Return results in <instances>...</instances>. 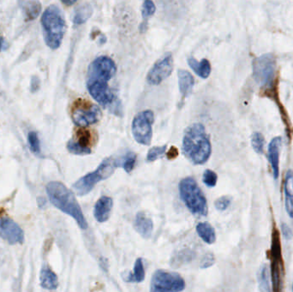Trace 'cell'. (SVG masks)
Listing matches in <instances>:
<instances>
[{"instance_id": "obj_1", "label": "cell", "mask_w": 293, "mask_h": 292, "mask_svg": "<svg viewBox=\"0 0 293 292\" xmlns=\"http://www.w3.org/2000/svg\"><path fill=\"white\" fill-rule=\"evenodd\" d=\"M183 153L194 165H203L210 158V140L202 124H193L187 128L183 139Z\"/></svg>"}, {"instance_id": "obj_2", "label": "cell", "mask_w": 293, "mask_h": 292, "mask_svg": "<svg viewBox=\"0 0 293 292\" xmlns=\"http://www.w3.org/2000/svg\"><path fill=\"white\" fill-rule=\"evenodd\" d=\"M46 193L53 205L60 211L74 218L83 230L88 229V222L83 215L80 205L70 189L60 182H50L46 186Z\"/></svg>"}, {"instance_id": "obj_3", "label": "cell", "mask_w": 293, "mask_h": 292, "mask_svg": "<svg viewBox=\"0 0 293 292\" xmlns=\"http://www.w3.org/2000/svg\"><path fill=\"white\" fill-rule=\"evenodd\" d=\"M43 36L47 46L56 50L61 45L66 24L64 15L57 6H49L41 17Z\"/></svg>"}, {"instance_id": "obj_4", "label": "cell", "mask_w": 293, "mask_h": 292, "mask_svg": "<svg viewBox=\"0 0 293 292\" xmlns=\"http://www.w3.org/2000/svg\"><path fill=\"white\" fill-rule=\"evenodd\" d=\"M179 194L187 208L194 215L208 214L207 199L194 178H184L179 183Z\"/></svg>"}, {"instance_id": "obj_5", "label": "cell", "mask_w": 293, "mask_h": 292, "mask_svg": "<svg viewBox=\"0 0 293 292\" xmlns=\"http://www.w3.org/2000/svg\"><path fill=\"white\" fill-rule=\"evenodd\" d=\"M116 167V161L112 158H107L94 172L83 176V178L77 181L73 185V189L80 197L88 194L97 183L109 178L110 176L114 173Z\"/></svg>"}, {"instance_id": "obj_6", "label": "cell", "mask_w": 293, "mask_h": 292, "mask_svg": "<svg viewBox=\"0 0 293 292\" xmlns=\"http://www.w3.org/2000/svg\"><path fill=\"white\" fill-rule=\"evenodd\" d=\"M253 77L256 83L261 88H271L275 80V56L271 53L264 54L253 61Z\"/></svg>"}, {"instance_id": "obj_7", "label": "cell", "mask_w": 293, "mask_h": 292, "mask_svg": "<svg viewBox=\"0 0 293 292\" xmlns=\"http://www.w3.org/2000/svg\"><path fill=\"white\" fill-rule=\"evenodd\" d=\"M117 73V66L111 58L102 56L94 59L88 67L87 83L107 84Z\"/></svg>"}, {"instance_id": "obj_8", "label": "cell", "mask_w": 293, "mask_h": 292, "mask_svg": "<svg viewBox=\"0 0 293 292\" xmlns=\"http://www.w3.org/2000/svg\"><path fill=\"white\" fill-rule=\"evenodd\" d=\"M185 289V282L179 274L158 270L153 275L150 290L154 292H179Z\"/></svg>"}, {"instance_id": "obj_9", "label": "cell", "mask_w": 293, "mask_h": 292, "mask_svg": "<svg viewBox=\"0 0 293 292\" xmlns=\"http://www.w3.org/2000/svg\"><path fill=\"white\" fill-rule=\"evenodd\" d=\"M155 121L154 112L146 110L140 112L134 117L132 122V134L134 139L139 144L149 146L151 143L153 136L152 125Z\"/></svg>"}, {"instance_id": "obj_10", "label": "cell", "mask_w": 293, "mask_h": 292, "mask_svg": "<svg viewBox=\"0 0 293 292\" xmlns=\"http://www.w3.org/2000/svg\"><path fill=\"white\" fill-rule=\"evenodd\" d=\"M102 117L99 106L96 105L78 106L72 112V120L77 126L84 128L98 122Z\"/></svg>"}, {"instance_id": "obj_11", "label": "cell", "mask_w": 293, "mask_h": 292, "mask_svg": "<svg viewBox=\"0 0 293 292\" xmlns=\"http://www.w3.org/2000/svg\"><path fill=\"white\" fill-rule=\"evenodd\" d=\"M174 69V58L170 53L165 54L162 59L156 62L151 68L148 76L146 81L152 85H159L166 78L170 77Z\"/></svg>"}, {"instance_id": "obj_12", "label": "cell", "mask_w": 293, "mask_h": 292, "mask_svg": "<svg viewBox=\"0 0 293 292\" xmlns=\"http://www.w3.org/2000/svg\"><path fill=\"white\" fill-rule=\"evenodd\" d=\"M0 237L10 245L22 244L24 233L21 227L15 221L5 217L0 220Z\"/></svg>"}, {"instance_id": "obj_13", "label": "cell", "mask_w": 293, "mask_h": 292, "mask_svg": "<svg viewBox=\"0 0 293 292\" xmlns=\"http://www.w3.org/2000/svg\"><path fill=\"white\" fill-rule=\"evenodd\" d=\"M91 134L88 130H80L78 132L77 140L71 139L67 143L69 153L77 155H86L92 153L90 149Z\"/></svg>"}, {"instance_id": "obj_14", "label": "cell", "mask_w": 293, "mask_h": 292, "mask_svg": "<svg viewBox=\"0 0 293 292\" xmlns=\"http://www.w3.org/2000/svg\"><path fill=\"white\" fill-rule=\"evenodd\" d=\"M112 206H113V202L111 197H101L96 202L94 210H93V215L96 221L101 223L106 222L110 218Z\"/></svg>"}, {"instance_id": "obj_15", "label": "cell", "mask_w": 293, "mask_h": 292, "mask_svg": "<svg viewBox=\"0 0 293 292\" xmlns=\"http://www.w3.org/2000/svg\"><path fill=\"white\" fill-rule=\"evenodd\" d=\"M281 146V138L277 136L273 139L268 146V159L272 166L274 178L277 179L280 174V150Z\"/></svg>"}, {"instance_id": "obj_16", "label": "cell", "mask_w": 293, "mask_h": 292, "mask_svg": "<svg viewBox=\"0 0 293 292\" xmlns=\"http://www.w3.org/2000/svg\"><path fill=\"white\" fill-rule=\"evenodd\" d=\"M135 229L144 238H150L152 235L154 224L151 218L146 217L144 212H138L136 214L135 224Z\"/></svg>"}, {"instance_id": "obj_17", "label": "cell", "mask_w": 293, "mask_h": 292, "mask_svg": "<svg viewBox=\"0 0 293 292\" xmlns=\"http://www.w3.org/2000/svg\"><path fill=\"white\" fill-rule=\"evenodd\" d=\"M19 5L28 21L37 18L41 11V4L39 0H20Z\"/></svg>"}, {"instance_id": "obj_18", "label": "cell", "mask_w": 293, "mask_h": 292, "mask_svg": "<svg viewBox=\"0 0 293 292\" xmlns=\"http://www.w3.org/2000/svg\"><path fill=\"white\" fill-rule=\"evenodd\" d=\"M285 209L290 218H293V172L288 171L285 178Z\"/></svg>"}, {"instance_id": "obj_19", "label": "cell", "mask_w": 293, "mask_h": 292, "mask_svg": "<svg viewBox=\"0 0 293 292\" xmlns=\"http://www.w3.org/2000/svg\"><path fill=\"white\" fill-rule=\"evenodd\" d=\"M178 76H179V91L183 97L185 98L187 96H189L193 89L194 84V77L189 71L184 69H179Z\"/></svg>"}, {"instance_id": "obj_20", "label": "cell", "mask_w": 293, "mask_h": 292, "mask_svg": "<svg viewBox=\"0 0 293 292\" xmlns=\"http://www.w3.org/2000/svg\"><path fill=\"white\" fill-rule=\"evenodd\" d=\"M40 285L46 289H55L59 286V280L56 274L48 267L44 265L40 275Z\"/></svg>"}, {"instance_id": "obj_21", "label": "cell", "mask_w": 293, "mask_h": 292, "mask_svg": "<svg viewBox=\"0 0 293 292\" xmlns=\"http://www.w3.org/2000/svg\"><path fill=\"white\" fill-rule=\"evenodd\" d=\"M189 67L194 70V73L203 79L208 78L210 76L211 65L208 59H203L200 62L193 58L188 59Z\"/></svg>"}, {"instance_id": "obj_22", "label": "cell", "mask_w": 293, "mask_h": 292, "mask_svg": "<svg viewBox=\"0 0 293 292\" xmlns=\"http://www.w3.org/2000/svg\"><path fill=\"white\" fill-rule=\"evenodd\" d=\"M197 231L201 238L208 245H213V242H215V231L213 226L208 222L198 224L197 226Z\"/></svg>"}, {"instance_id": "obj_23", "label": "cell", "mask_w": 293, "mask_h": 292, "mask_svg": "<svg viewBox=\"0 0 293 292\" xmlns=\"http://www.w3.org/2000/svg\"><path fill=\"white\" fill-rule=\"evenodd\" d=\"M144 279H145V270L143 262L141 258H138L134 265L133 273L127 274L126 277H124V279L126 282L131 283H141L143 281Z\"/></svg>"}, {"instance_id": "obj_24", "label": "cell", "mask_w": 293, "mask_h": 292, "mask_svg": "<svg viewBox=\"0 0 293 292\" xmlns=\"http://www.w3.org/2000/svg\"><path fill=\"white\" fill-rule=\"evenodd\" d=\"M92 14H93L92 6H89L88 4L83 5L80 7H78V9H77V11H75L74 16H73V22L77 25L85 23L86 21L90 18Z\"/></svg>"}, {"instance_id": "obj_25", "label": "cell", "mask_w": 293, "mask_h": 292, "mask_svg": "<svg viewBox=\"0 0 293 292\" xmlns=\"http://www.w3.org/2000/svg\"><path fill=\"white\" fill-rule=\"evenodd\" d=\"M259 289L261 291H270V272L268 267L266 265L261 266L258 273Z\"/></svg>"}, {"instance_id": "obj_26", "label": "cell", "mask_w": 293, "mask_h": 292, "mask_svg": "<svg viewBox=\"0 0 293 292\" xmlns=\"http://www.w3.org/2000/svg\"><path fill=\"white\" fill-rule=\"evenodd\" d=\"M251 145L256 154L263 153L264 137L261 133L255 132L251 136Z\"/></svg>"}, {"instance_id": "obj_27", "label": "cell", "mask_w": 293, "mask_h": 292, "mask_svg": "<svg viewBox=\"0 0 293 292\" xmlns=\"http://www.w3.org/2000/svg\"><path fill=\"white\" fill-rule=\"evenodd\" d=\"M165 150H166V145L152 148L146 155L148 162H154L155 160H157L158 159L163 157V155L165 154Z\"/></svg>"}, {"instance_id": "obj_28", "label": "cell", "mask_w": 293, "mask_h": 292, "mask_svg": "<svg viewBox=\"0 0 293 292\" xmlns=\"http://www.w3.org/2000/svg\"><path fill=\"white\" fill-rule=\"evenodd\" d=\"M136 161V155L134 153H128L126 154V157L121 160V164L118 165H121L124 168V170L126 171V173H130L131 171L133 170Z\"/></svg>"}, {"instance_id": "obj_29", "label": "cell", "mask_w": 293, "mask_h": 292, "mask_svg": "<svg viewBox=\"0 0 293 292\" xmlns=\"http://www.w3.org/2000/svg\"><path fill=\"white\" fill-rule=\"evenodd\" d=\"M155 6L152 0H145L143 5H142V9H141V14H142V17H143V21H148V19L151 17L155 14Z\"/></svg>"}, {"instance_id": "obj_30", "label": "cell", "mask_w": 293, "mask_h": 292, "mask_svg": "<svg viewBox=\"0 0 293 292\" xmlns=\"http://www.w3.org/2000/svg\"><path fill=\"white\" fill-rule=\"evenodd\" d=\"M218 180V176L213 171L206 170L203 173V182L205 185L208 186L209 188H213L216 185Z\"/></svg>"}, {"instance_id": "obj_31", "label": "cell", "mask_w": 293, "mask_h": 292, "mask_svg": "<svg viewBox=\"0 0 293 292\" xmlns=\"http://www.w3.org/2000/svg\"><path fill=\"white\" fill-rule=\"evenodd\" d=\"M28 141H29L30 149L32 150L33 153L40 154V140H39V137H38L37 133L34 132V131H31V132L29 133V135H28Z\"/></svg>"}, {"instance_id": "obj_32", "label": "cell", "mask_w": 293, "mask_h": 292, "mask_svg": "<svg viewBox=\"0 0 293 292\" xmlns=\"http://www.w3.org/2000/svg\"><path fill=\"white\" fill-rule=\"evenodd\" d=\"M230 204H231V198L228 197H221L214 203L216 208L219 211H225V210L227 209Z\"/></svg>"}, {"instance_id": "obj_33", "label": "cell", "mask_w": 293, "mask_h": 292, "mask_svg": "<svg viewBox=\"0 0 293 292\" xmlns=\"http://www.w3.org/2000/svg\"><path fill=\"white\" fill-rule=\"evenodd\" d=\"M215 262V257L212 253L206 254L205 256L203 257L202 262H201V267L202 269H208Z\"/></svg>"}, {"instance_id": "obj_34", "label": "cell", "mask_w": 293, "mask_h": 292, "mask_svg": "<svg viewBox=\"0 0 293 292\" xmlns=\"http://www.w3.org/2000/svg\"><path fill=\"white\" fill-rule=\"evenodd\" d=\"M40 88V81L39 78H38L36 76L32 77L31 79V84H30V89H31V92L32 93H35L37 92Z\"/></svg>"}, {"instance_id": "obj_35", "label": "cell", "mask_w": 293, "mask_h": 292, "mask_svg": "<svg viewBox=\"0 0 293 292\" xmlns=\"http://www.w3.org/2000/svg\"><path fill=\"white\" fill-rule=\"evenodd\" d=\"M281 231H282L283 236L285 239L290 240V239L292 238V231H291L290 227L287 225H285V224L281 225Z\"/></svg>"}, {"instance_id": "obj_36", "label": "cell", "mask_w": 293, "mask_h": 292, "mask_svg": "<svg viewBox=\"0 0 293 292\" xmlns=\"http://www.w3.org/2000/svg\"><path fill=\"white\" fill-rule=\"evenodd\" d=\"M179 155V150L177 149L176 147H172L170 150L167 153V158L169 159H176L177 157Z\"/></svg>"}, {"instance_id": "obj_37", "label": "cell", "mask_w": 293, "mask_h": 292, "mask_svg": "<svg viewBox=\"0 0 293 292\" xmlns=\"http://www.w3.org/2000/svg\"><path fill=\"white\" fill-rule=\"evenodd\" d=\"M62 3L64 4L65 6H73L74 4L77 3L78 0H61Z\"/></svg>"}, {"instance_id": "obj_38", "label": "cell", "mask_w": 293, "mask_h": 292, "mask_svg": "<svg viewBox=\"0 0 293 292\" xmlns=\"http://www.w3.org/2000/svg\"><path fill=\"white\" fill-rule=\"evenodd\" d=\"M3 38L0 36V51H1V48H2V45H3Z\"/></svg>"}, {"instance_id": "obj_39", "label": "cell", "mask_w": 293, "mask_h": 292, "mask_svg": "<svg viewBox=\"0 0 293 292\" xmlns=\"http://www.w3.org/2000/svg\"><path fill=\"white\" fill-rule=\"evenodd\" d=\"M292 291H293V284H292Z\"/></svg>"}]
</instances>
